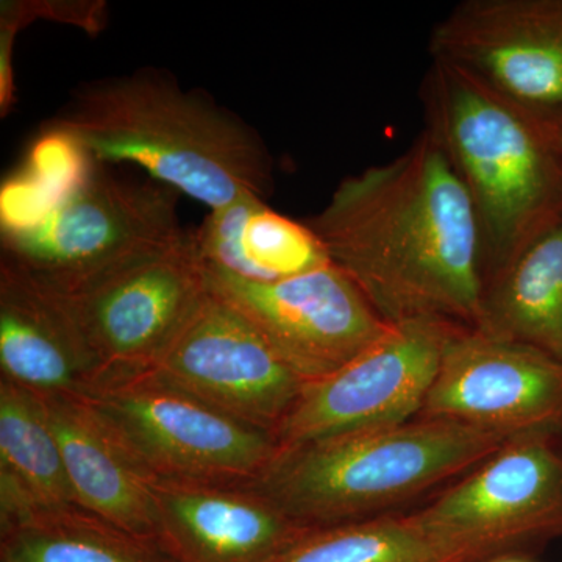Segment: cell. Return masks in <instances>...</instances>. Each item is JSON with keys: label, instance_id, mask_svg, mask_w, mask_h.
<instances>
[{"label": "cell", "instance_id": "obj_21", "mask_svg": "<svg viewBox=\"0 0 562 562\" xmlns=\"http://www.w3.org/2000/svg\"><path fill=\"white\" fill-rule=\"evenodd\" d=\"M272 562H486L425 531L412 513L306 530Z\"/></svg>", "mask_w": 562, "mask_h": 562}, {"label": "cell", "instance_id": "obj_16", "mask_svg": "<svg viewBox=\"0 0 562 562\" xmlns=\"http://www.w3.org/2000/svg\"><path fill=\"white\" fill-rule=\"evenodd\" d=\"M40 398L60 446L76 505L133 535L155 539L150 480L125 457L80 397Z\"/></svg>", "mask_w": 562, "mask_h": 562}, {"label": "cell", "instance_id": "obj_13", "mask_svg": "<svg viewBox=\"0 0 562 562\" xmlns=\"http://www.w3.org/2000/svg\"><path fill=\"white\" fill-rule=\"evenodd\" d=\"M428 50L509 101L562 114V0H462Z\"/></svg>", "mask_w": 562, "mask_h": 562}, {"label": "cell", "instance_id": "obj_24", "mask_svg": "<svg viewBox=\"0 0 562 562\" xmlns=\"http://www.w3.org/2000/svg\"><path fill=\"white\" fill-rule=\"evenodd\" d=\"M558 133H560V143L562 149V114L561 116H558Z\"/></svg>", "mask_w": 562, "mask_h": 562}, {"label": "cell", "instance_id": "obj_14", "mask_svg": "<svg viewBox=\"0 0 562 562\" xmlns=\"http://www.w3.org/2000/svg\"><path fill=\"white\" fill-rule=\"evenodd\" d=\"M155 541L173 562H272L306 528L246 484L150 480Z\"/></svg>", "mask_w": 562, "mask_h": 562}, {"label": "cell", "instance_id": "obj_3", "mask_svg": "<svg viewBox=\"0 0 562 562\" xmlns=\"http://www.w3.org/2000/svg\"><path fill=\"white\" fill-rule=\"evenodd\" d=\"M420 101L424 131L471 198L487 281L562 221L558 116L509 101L441 61L425 74Z\"/></svg>", "mask_w": 562, "mask_h": 562}, {"label": "cell", "instance_id": "obj_7", "mask_svg": "<svg viewBox=\"0 0 562 562\" xmlns=\"http://www.w3.org/2000/svg\"><path fill=\"white\" fill-rule=\"evenodd\" d=\"M205 292L194 232H184L61 295L91 351L99 383L147 371Z\"/></svg>", "mask_w": 562, "mask_h": 562}, {"label": "cell", "instance_id": "obj_8", "mask_svg": "<svg viewBox=\"0 0 562 562\" xmlns=\"http://www.w3.org/2000/svg\"><path fill=\"white\" fill-rule=\"evenodd\" d=\"M412 516L425 531L486 562L561 539L558 439H509Z\"/></svg>", "mask_w": 562, "mask_h": 562}, {"label": "cell", "instance_id": "obj_6", "mask_svg": "<svg viewBox=\"0 0 562 562\" xmlns=\"http://www.w3.org/2000/svg\"><path fill=\"white\" fill-rule=\"evenodd\" d=\"M80 398L149 480L250 484L277 450L269 432L146 373L103 380Z\"/></svg>", "mask_w": 562, "mask_h": 562}, {"label": "cell", "instance_id": "obj_19", "mask_svg": "<svg viewBox=\"0 0 562 562\" xmlns=\"http://www.w3.org/2000/svg\"><path fill=\"white\" fill-rule=\"evenodd\" d=\"M76 505L38 395L0 380V525Z\"/></svg>", "mask_w": 562, "mask_h": 562}, {"label": "cell", "instance_id": "obj_5", "mask_svg": "<svg viewBox=\"0 0 562 562\" xmlns=\"http://www.w3.org/2000/svg\"><path fill=\"white\" fill-rule=\"evenodd\" d=\"M177 192L158 181H127L92 165L49 209L2 228V261L68 295L121 262L176 241Z\"/></svg>", "mask_w": 562, "mask_h": 562}, {"label": "cell", "instance_id": "obj_9", "mask_svg": "<svg viewBox=\"0 0 562 562\" xmlns=\"http://www.w3.org/2000/svg\"><path fill=\"white\" fill-rule=\"evenodd\" d=\"M462 325L441 319L391 324L379 341L338 372L305 384L277 428V447L417 419L443 353Z\"/></svg>", "mask_w": 562, "mask_h": 562}, {"label": "cell", "instance_id": "obj_18", "mask_svg": "<svg viewBox=\"0 0 562 562\" xmlns=\"http://www.w3.org/2000/svg\"><path fill=\"white\" fill-rule=\"evenodd\" d=\"M473 328L562 362V221L486 281Z\"/></svg>", "mask_w": 562, "mask_h": 562}, {"label": "cell", "instance_id": "obj_23", "mask_svg": "<svg viewBox=\"0 0 562 562\" xmlns=\"http://www.w3.org/2000/svg\"><path fill=\"white\" fill-rule=\"evenodd\" d=\"M490 562H531V561H528L527 558L522 557V554H513V557H502V558H497V560H492Z\"/></svg>", "mask_w": 562, "mask_h": 562}, {"label": "cell", "instance_id": "obj_4", "mask_svg": "<svg viewBox=\"0 0 562 562\" xmlns=\"http://www.w3.org/2000/svg\"><path fill=\"white\" fill-rule=\"evenodd\" d=\"M506 441L472 425L414 419L277 447L246 486L299 527L317 530L395 514L398 506L457 482Z\"/></svg>", "mask_w": 562, "mask_h": 562}, {"label": "cell", "instance_id": "obj_15", "mask_svg": "<svg viewBox=\"0 0 562 562\" xmlns=\"http://www.w3.org/2000/svg\"><path fill=\"white\" fill-rule=\"evenodd\" d=\"M0 375L40 397H80L98 368L66 299L0 262Z\"/></svg>", "mask_w": 562, "mask_h": 562}, {"label": "cell", "instance_id": "obj_20", "mask_svg": "<svg viewBox=\"0 0 562 562\" xmlns=\"http://www.w3.org/2000/svg\"><path fill=\"white\" fill-rule=\"evenodd\" d=\"M0 562H173L151 538L77 505L0 525Z\"/></svg>", "mask_w": 562, "mask_h": 562}, {"label": "cell", "instance_id": "obj_10", "mask_svg": "<svg viewBox=\"0 0 562 562\" xmlns=\"http://www.w3.org/2000/svg\"><path fill=\"white\" fill-rule=\"evenodd\" d=\"M140 373L272 438L305 387L257 328L209 288L160 357Z\"/></svg>", "mask_w": 562, "mask_h": 562}, {"label": "cell", "instance_id": "obj_2", "mask_svg": "<svg viewBox=\"0 0 562 562\" xmlns=\"http://www.w3.org/2000/svg\"><path fill=\"white\" fill-rule=\"evenodd\" d=\"M50 132L94 165L131 162L210 211L271 192V155L258 133L157 70L87 85Z\"/></svg>", "mask_w": 562, "mask_h": 562}, {"label": "cell", "instance_id": "obj_11", "mask_svg": "<svg viewBox=\"0 0 562 562\" xmlns=\"http://www.w3.org/2000/svg\"><path fill=\"white\" fill-rule=\"evenodd\" d=\"M205 280L211 294L238 310L305 384L338 372L391 327L331 262L273 283L206 268Z\"/></svg>", "mask_w": 562, "mask_h": 562}, {"label": "cell", "instance_id": "obj_17", "mask_svg": "<svg viewBox=\"0 0 562 562\" xmlns=\"http://www.w3.org/2000/svg\"><path fill=\"white\" fill-rule=\"evenodd\" d=\"M203 266L249 283H273L330 265L306 222L277 213L260 198L210 211L194 232Z\"/></svg>", "mask_w": 562, "mask_h": 562}, {"label": "cell", "instance_id": "obj_22", "mask_svg": "<svg viewBox=\"0 0 562 562\" xmlns=\"http://www.w3.org/2000/svg\"><path fill=\"white\" fill-rule=\"evenodd\" d=\"M102 2H2L0 29L16 35L25 24L38 18L79 25L87 32L102 31L105 20Z\"/></svg>", "mask_w": 562, "mask_h": 562}, {"label": "cell", "instance_id": "obj_12", "mask_svg": "<svg viewBox=\"0 0 562 562\" xmlns=\"http://www.w3.org/2000/svg\"><path fill=\"white\" fill-rule=\"evenodd\" d=\"M417 419L506 436H562V362L524 344L461 327Z\"/></svg>", "mask_w": 562, "mask_h": 562}, {"label": "cell", "instance_id": "obj_1", "mask_svg": "<svg viewBox=\"0 0 562 562\" xmlns=\"http://www.w3.org/2000/svg\"><path fill=\"white\" fill-rule=\"evenodd\" d=\"M306 224L387 324H479L482 232L464 184L427 131L394 160L346 177Z\"/></svg>", "mask_w": 562, "mask_h": 562}]
</instances>
